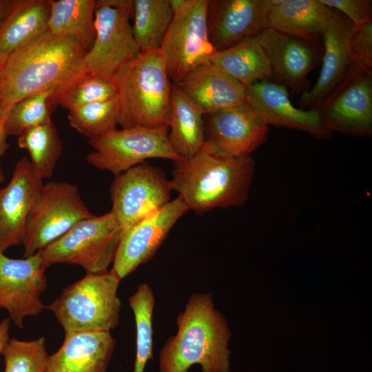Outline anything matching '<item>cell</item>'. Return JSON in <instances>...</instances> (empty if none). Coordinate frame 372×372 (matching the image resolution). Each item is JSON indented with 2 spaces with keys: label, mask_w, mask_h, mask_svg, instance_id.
Wrapping results in <instances>:
<instances>
[{
  "label": "cell",
  "mask_w": 372,
  "mask_h": 372,
  "mask_svg": "<svg viewBox=\"0 0 372 372\" xmlns=\"http://www.w3.org/2000/svg\"><path fill=\"white\" fill-rule=\"evenodd\" d=\"M85 53L73 38L48 30L12 52L0 72V112L48 90H56L58 98L87 74Z\"/></svg>",
  "instance_id": "cell-1"
},
{
  "label": "cell",
  "mask_w": 372,
  "mask_h": 372,
  "mask_svg": "<svg viewBox=\"0 0 372 372\" xmlns=\"http://www.w3.org/2000/svg\"><path fill=\"white\" fill-rule=\"evenodd\" d=\"M255 165L251 155H225L205 142L193 156L173 161L170 184L196 214L238 207L247 200Z\"/></svg>",
  "instance_id": "cell-2"
},
{
  "label": "cell",
  "mask_w": 372,
  "mask_h": 372,
  "mask_svg": "<svg viewBox=\"0 0 372 372\" xmlns=\"http://www.w3.org/2000/svg\"><path fill=\"white\" fill-rule=\"evenodd\" d=\"M176 322L177 332L160 351V372H188L194 364L202 372H229L231 334L210 293L192 294Z\"/></svg>",
  "instance_id": "cell-3"
},
{
  "label": "cell",
  "mask_w": 372,
  "mask_h": 372,
  "mask_svg": "<svg viewBox=\"0 0 372 372\" xmlns=\"http://www.w3.org/2000/svg\"><path fill=\"white\" fill-rule=\"evenodd\" d=\"M121 128L168 127L172 86L161 49L141 51L112 77Z\"/></svg>",
  "instance_id": "cell-4"
},
{
  "label": "cell",
  "mask_w": 372,
  "mask_h": 372,
  "mask_svg": "<svg viewBox=\"0 0 372 372\" xmlns=\"http://www.w3.org/2000/svg\"><path fill=\"white\" fill-rule=\"evenodd\" d=\"M121 279L112 271L87 273L66 287L45 308L50 310L65 334L76 331H110L118 324L121 302L117 295Z\"/></svg>",
  "instance_id": "cell-5"
},
{
  "label": "cell",
  "mask_w": 372,
  "mask_h": 372,
  "mask_svg": "<svg viewBox=\"0 0 372 372\" xmlns=\"http://www.w3.org/2000/svg\"><path fill=\"white\" fill-rule=\"evenodd\" d=\"M122 230L110 211L84 219L39 251L44 267L65 263L87 273H105L113 263Z\"/></svg>",
  "instance_id": "cell-6"
},
{
  "label": "cell",
  "mask_w": 372,
  "mask_h": 372,
  "mask_svg": "<svg viewBox=\"0 0 372 372\" xmlns=\"http://www.w3.org/2000/svg\"><path fill=\"white\" fill-rule=\"evenodd\" d=\"M133 1L96 0V38L83 58L87 74L111 80L140 52L130 23Z\"/></svg>",
  "instance_id": "cell-7"
},
{
  "label": "cell",
  "mask_w": 372,
  "mask_h": 372,
  "mask_svg": "<svg viewBox=\"0 0 372 372\" xmlns=\"http://www.w3.org/2000/svg\"><path fill=\"white\" fill-rule=\"evenodd\" d=\"M92 216L76 185L56 181L43 184L26 224L23 256L37 254Z\"/></svg>",
  "instance_id": "cell-8"
},
{
  "label": "cell",
  "mask_w": 372,
  "mask_h": 372,
  "mask_svg": "<svg viewBox=\"0 0 372 372\" xmlns=\"http://www.w3.org/2000/svg\"><path fill=\"white\" fill-rule=\"evenodd\" d=\"M209 0H189L173 15L160 49L174 83L198 66L210 63L215 50L208 33Z\"/></svg>",
  "instance_id": "cell-9"
},
{
  "label": "cell",
  "mask_w": 372,
  "mask_h": 372,
  "mask_svg": "<svg viewBox=\"0 0 372 372\" xmlns=\"http://www.w3.org/2000/svg\"><path fill=\"white\" fill-rule=\"evenodd\" d=\"M168 127L116 129L90 139L93 152L86 160L92 166L115 176L149 158L180 160L167 138Z\"/></svg>",
  "instance_id": "cell-10"
},
{
  "label": "cell",
  "mask_w": 372,
  "mask_h": 372,
  "mask_svg": "<svg viewBox=\"0 0 372 372\" xmlns=\"http://www.w3.org/2000/svg\"><path fill=\"white\" fill-rule=\"evenodd\" d=\"M170 180L146 161L116 176L111 185L110 211L122 234L170 201Z\"/></svg>",
  "instance_id": "cell-11"
},
{
  "label": "cell",
  "mask_w": 372,
  "mask_h": 372,
  "mask_svg": "<svg viewBox=\"0 0 372 372\" xmlns=\"http://www.w3.org/2000/svg\"><path fill=\"white\" fill-rule=\"evenodd\" d=\"M328 132L372 134V74L352 63L340 84L316 108Z\"/></svg>",
  "instance_id": "cell-12"
},
{
  "label": "cell",
  "mask_w": 372,
  "mask_h": 372,
  "mask_svg": "<svg viewBox=\"0 0 372 372\" xmlns=\"http://www.w3.org/2000/svg\"><path fill=\"white\" fill-rule=\"evenodd\" d=\"M0 251V309L19 328L24 319L37 316L45 308L41 295L48 285L41 256L37 254L23 259L7 257Z\"/></svg>",
  "instance_id": "cell-13"
},
{
  "label": "cell",
  "mask_w": 372,
  "mask_h": 372,
  "mask_svg": "<svg viewBox=\"0 0 372 372\" xmlns=\"http://www.w3.org/2000/svg\"><path fill=\"white\" fill-rule=\"evenodd\" d=\"M256 38L270 63L276 78L291 93H304L309 90V72L321 62L323 46L318 40H310L284 34L266 28Z\"/></svg>",
  "instance_id": "cell-14"
},
{
  "label": "cell",
  "mask_w": 372,
  "mask_h": 372,
  "mask_svg": "<svg viewBox=\"0 0 372 372\" xmlns=\"http://www.w3.org/2000/svg\"><path fill=\"white\" fill-rule=\"evenodd\" d=\"M189 211L178 196L123 233L111 271L122 280L151 260L174 225Z\"/></svg>",
  "instance_id": "cell-15"
},
{
  "label": "cell",
  "mask_w": 372,
  "mask_h": 372,
  "mask_svg": "<svg viewBox=\"0 0 372 372\" xmlns=\"http://www.w3.org/2000/svg\"><path fill=\"white\" fill-rule=\"evenodd\" d=\"M43 185L28 158L16 163L10 182L0 188V251L23 243L28 217Z\"/></svg>",
  "instance_id": "cell-16"
},
{
  "label": "cell",
  "mask_w": 372,
  "mask_h": 372,
  "mask_svg": "<svg viewBox=\"0 0 372 372\" xmlns=\"http://www.w3.org/2000/svg\"><path fill=\"white\" fill-rule=\"evenodd\" d=\"M271 0L209 1L208 33L215 51L256 37L267 27Z\"/></svg>",
  "instance_id": "cell-17"
},
{
  "label": "cell",
  "mask_w": 372,
  "mask_h": 372,
  "mask_svg": "<svg viewBox=\"0 0 372 372\" xmlns=\"http://www.w3.org/2000/svg\"><path fill=\"white\" fill-rule=\"evenodd\" d=\"M207 115L205 142L223 154L249 156L267 140L268 125L247 103Z\"/></svg>",
  "instance_id": "cell-18"
},
{
  "label": "cell",
  "mask_w": 372,
  "mask_h": 372,
  "mask_svg": "<svg viewBox=\"0 0 372 372\" xmlns=\"http://www.w3.org/2000/svg\"><path fill=\"white\" fill-rule=\"evenodd\" d=\"M247 103L267 125L287 127L326 138L331 132L321 123L318 110L293 106L284 85L272 81L256 82L246 88Z\"/></svg>",
  "instance_id": "cell-19"
},
{
  "label": "cell",
  "mask_w": 372,
  "mask_h": 372,
  "mask_svg": "<svg viewBox=\"0 0 372 372\" xmlns=\"http://www.w3.org/2000/svg\"><path fill=\"white\" fill-rule=\"evenodd\" d=\"M353 26L346 17L335 12L323 30L321 70L315 85L302 94L301 109H316L347 74L353 63L349 47Z\"/></svg>",
  "instance_id": "cell-20"
},
{
  "label": "cell",
  "mask_w": 372,
  "mask_h": 372,
  "mask_svg": "<svg viewBox=\"0 0 372 372\" xmlns=\"http://www.w3.org/2000/svg\"><path fill=\"white\" fill-rule=\"evenodd\" d=\"M175 84L204 114L247 103L246 87L211 62L198 66Z\"/></svg>",
  "instance_id": "cell-21"
},
{
  "label": "cell",
  "mask_w": 372,
  "mask_h": 372,
  "mask_svg": "<svg viewBox=\"0 0 372 372\" xmlns=\"http://www.w3.org/2000/svg\"><path fill=\"white\" fill-rule=\"evenodd\" d=\"M116 346L110 331L65 334L62 345L48 358V372H105Z\"/></svg>",
  "instance_id": "cell-22"
},
{
  "label": "cell",
  "mask_w": 372,
  "mask_h": 372,
  "mask_svg": "<svg viewBox=\"0 0 372 372\" xmlns=\"http://www.w3.org/2000/svg\"><path fill=\"white\" fill-rule=\"evenodd\" d=\"M267 27L280 32L318 40L335 11L320 0H271Z\"/></svg>",
  "instance_id": "cell-23"
},
{
  "label": "cell",
  "mask_w": 372,
  "mask_h": 372,
  "mask_svg": "<svg viewBox=\"0 0 372 372\" xmlns=\"http://www.w3.org/2000/svg\"><path fill=\"white\" fill-rule=\"evenodd\" d=\"M49 0H10L0 23V54L9 55L48 30Z\"/></svg>",
  "instance_id": "cell-24"
},
{
  "label": "cell",
  "mask_w": 372,
  "mask_h": 372,
  "mask_svg": "<svg viewBox=\"0 0 372 372\" xmlns=\"http://www.w3.org/2000/svg\"><path fill=\"white\" fill-rule=\"evenodd\" d=\"M203 114L176 84L172 85L167 138L180 159L193 156L205 144Z\"/></svg>",
  "instance_id": "cell-25"
},
{
  "label": "cell",
  "mask_w": 372,
  "mask_h": 372,
  "mask_svg": "<svg viewBox=\"0 0 372 372\" xmlns=\"http://www.w3.org/2000/svg\"><path fill=\"white\" fill-rule=\"evenodd\" d=\"M211 63L246 88L256 82L273 79L269 59L256 37L216 51Z\"/></svg>",
  "instance_id": "cell-26"
},
{
  "label": "cell",
  "mask_w": 372,
  "mask_h": 372,
  "mask_svg": "<svg viewBox=\"0 0 372 372\" xmlns=\"http://www.w3.org/2000/svg\"><path fill=\"white\" fill-rule=\"evenodd\" d=\"M48 30L75 39L86 51L96 38V0H49Z\"/></svg>",
  "instance_id": "cell-27"
},
{
  "label": "cell",
  "mask_w": 372,
  "mask_h": 372,
  "mask_svg": "<svg viewBox=\"0 0 372 372\" xmlns=\"http://www.w3.org/2000/svg\"><path fill=\"white\" fill-rule=\"evenodd\" d=\"M132 31L141 51L160 48L172 21L169 0H134Z\"/></svg>",
  "instance_id": "cell-28"
},
{
  "label": "cell",
  "mask_w": 372,
  "mask_h": 372,
  "mask_svg": "<svg viewBox=\"0 0 372 372\" xmlns=\"http://www.w3.org/2000/svg\"><path fill=\"white\" fill-rule=\"evenodd\" d=\"M17 143L28 151L33 169L42 179L53 175L63 147L52 120L24 132L18 136Z\"/></svg>",
  "instance_id": "cell-29"
},
{
  "label": "cell",
  "mask_w": 372,
  "mask_h": 372,
  "mask_svg": "<svg viewBox=\"0 0 372 372\" xmlns=\"http://www.w3.org/2000/svg\"><path fill=\"white\" fill-rule=\"evenodd\" d=\"M136 325V358L134 372H144L153 358L152 318L155 305L154 291L147 283L140 284L129 297Z\"/></svg>",
  "instance_id": "cell-30"
},
{
  "label": "cell",
  "mask_w": 372,
  "mask_h": 372,
  "mask_svg": "<svg viewBox=\"0 0 372 372\" xmlns=\"http://www.w3.org/2000/svg\"><path fill=\"white\" fill-rule=\"evenodd\" d=\"M57 95L56 90H48L14 104L5 123L7 136H19L28 130L51 121L52 107L57 105Z\"/></svg>",
  "instance_id": "cell-31"
},
{
  "label": "cell",
  "mask_w": 372,
  "mask_h": 372,
  "mask_svg": "<svg viewBox=\"0 0 372 372\" xmlns=\"http://www.w3.org/2000/svg\"><path fill=\"white\" fill-rule=\"evenodd\" d=\"M68 111L70 125L89 139L114 130L118 125L119 106L116 96Z\"/></svg>",
  "instance_id": "cell-32"
},
{
  "label": "cell",
  "mask_w": 372,
  "mask_h": 372,
  "mask_svg": "<svg viewBox=\"0 0 372 372\" xmlns=\"http://www.w3.org/2000/svg\"><path fill=\"white\" fill-rule=\"evenodd\" d=\"M4 372H48V358L43 337L21 340L12 338L3 347Z\"/></svg>",
  "instance_id": "cell-33"
},
{
  "label": "cell",
  "mask_w": 372,
  "mask_h": 372,
  "mask_svg": "<svg viewBox=\"0 0 372 372\" xmlns=\"http://www.w3.org/2000/svg\"><path fill=\"white\" fill-rule=\"evenodd\" d=\"M115 97L116 90L111 80L87 74L61 94L56 103L70 110Z\"/></svg>",
  "instance_id": "cell-34"
},
{
  "label": "cell",
  "mask_w": 372,
  "mask_h": 372,
  "mask_svg": "<svg viewBox=\"0 0 372 372\" xmlns=\"http://www.w3.org/2000/svg\"><path fill=\"white\" fill-rule=\"evenodd\" d=\"M349 47L352 63L372 74V21L353 26Z\"/></svg>",
  "instance_id": "cell-35"
},
{
  "label": "cell",
  "mask_w": 372,
  "mask_h": 372,
  "mask_svg": "<svg viewBox=\"0 0 372 372\" xmlns=\"http://www.w3.org/2000/svg\"><path fill=\"white\" fill-rule=\"evenodd\" d=\"M328 8L343 13L353 25L372 21L371 1L369 0H320ZM344 16V17H345Z\"/></svg>",
  "instance_id": "cell-36"
},
{
  "label": "cell",
  "mask_w": 372,
  "mask_h": 372,
  "mask_svg": "<svg viewBox=\"0 0 372 372\" xmlns=\"http://www.w3.org/2000/svg\"><path fill=\"white\" fill-rule=\"evenodd\" d=\"M10 110V109L0 112V183H3L5 180L1 159L8 147L7 143L8 136L5 132V123Z\"/></svg>",
  "instance_id": "cell-37"
},
{
  "label": "cell",
  "mask_w": 372,
  "mask_h": 372,
  "mask_svg": "<svg viewBox=\"0 0 372 372\" xmlns=\"http://www.w3.org/2000/svg\"><path fill=\"white\" fill-rule=\"evenodd\" d=\"M10 326V318H4L0 322V355L9 340V331Z\"/></svg>",
  "instance_id": "cell-38"
},
{
  "label": "cell",
  "mask_w": 372,
  "mask_h": 372,
  "mask_svg": "<svg viewBox=\"0 0 372 372\" xmlns=\"http://www.w3.org/2000/svg\"><path fill=\"white\" fill-rule=\"evenodd\" d=\"M189 0H169L173 15L181 10L188 3Z\"/></svg>",
  "instance_id": "cell-39"
},
{
  "label": "cell",
  "mask_w": 372,
  "mask_h": 372,
  "mask_svg": "<svg viewBox=\"0 0 372 372\" xmlns=\"http://www.w3.org/2000/svg\"><path fill=\"white\" fill-rule=\"evenodd\" d=\"M10 0H0V23L7 10Z\"/></svg>",
  "instance_id": "cell-40"
},
{
  "label": "cell",
  "mask_w": 372,
  "mask_h": 372,
  "mask_svg": "<svg viewBox=\"0 0 372 372\" xmlns=\"http://www.w3.org/2000/svg\"><path fill=\"white\" fill-rule=\"evenodd\" d=\"M9 55L0 54V72L3 70Z\"/></svg>",
  "instance_id": "cell-41"
}]
</instances>
